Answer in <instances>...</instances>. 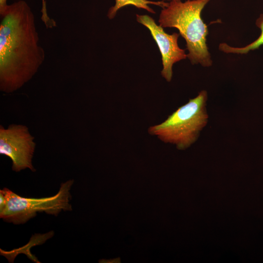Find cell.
Returning a JSON list of instances; mask_svg holds the SVG:
<instances>
[{"mask_svg":"<svg viewBox=\"0 0 263 263\" xmlns=\"http://www.w3.org/2000/svg\"><path fill=\"white\" fill-rule=\"evenodd\" d=\"M210 0H171L162 8L158 22L163 28H175L186 42L187 57L192 64L204 67L212 65L207 44L208 34L201 13Z\"/></svg>","mask_w":263,"mask_h":263,"instance_id":"obj_2","label":"cell"},{"mask_svg":"<svg viewBox=\"0 0 263 263\" xmlns=\"http://www.w3.org/2000/svg\"><path fill=\"white\" fill-rule=\"evenodd\" d=\"M73 183V180L62 183L56 194L41 198L21 197L7 188L0 189L5 202L0 208V217L7 222L19 225L26 223L38 212L57 216L62 211H71L70 190Z\"/></svg>","mask_w":263,"mask_h":263,"instance_id":"obj_4","label":"cell"},{"mask_svg":"<svg viewBox=\"0 0 263 263\" xmlns=\"http://www.w3.org/2000/svg\"><path fill=\"white\" fill-rule=\"evenodd\" d=\"M0 90L12 93L38 72L45 53L39 44L35 16L24 0L0 13Z\"/></svg>","mask_w":263,"mask_h":263,"instance_id":"obj_1","label":"cell"},{"mask_svg":"<svg viewBox=\"0 0 263 263\" xmlns=\"http://www.w3.org/2000/svg\"><path fill=\"white\" fill-rule=\"evenodd\" d=\"M207 92L201 91L163 122L150 127L149 133L165 143L175 145L179 150L189 148L198 139L207 123Z\"/></svg>","mask_w":263,"mask_h":263,"instance_id":"obj_3","label":"cell"},{"mask_svg":"<svg viewBox=\"0 0 263 263\" xmlns=\"http://www.w3.org/2000/svg\"><path fill=\"white\" fill-rule=\"evenodd\" d=\"M136 20L146 27L156 42L160 52L163 68L161 74L168 82L171 80L173 65L187 58L185 50L180 48L178 44L180 34H169L163 28L158 25L151 17L147 15H136Z\"/></svg>","mask_w":263,"mask_h":263,"instance_id":"obj_6","label":"cell"},{"mask_svg":"<svg viewBox=\"0 0 263 263\" xmlns=\"http://www.w3.org/2000/svg\"><path fill=\"white\" fill-rule=\"evenodd\" d=\"M164 1V0H166V1H171V0H163Z\"/></svg>","mask_w":263,"mask_h":263,"instance_id":"obj_10","label":"cell"},{"mask_svg":"<svg viewBox=\"0 0 263 263\" xmlns=\"http://www.w3.org/2000/svg\"><path fill=\"white\" fill-rule=\"evenodd\" d=\"M168 3L169 2H165L164 0L154 1L149 0H115V4L109 8L107 17L109 19H113L120 8L127 5H133L138 8L144 9L150 13L155 14L154 10L149 5H155L163 8L166 7Z\"/></svg>","mask_w":263,"mask_h":263,"instance_id":"obj_7","label":"cell"},{"mask_svg":"<svg viewBox=\"0 0 263 263\" xmlns=\"http://www.w3.org/2000/svg\"><path fill=\"white\" fill-rule=\"evenodd\" d=\"M28 128L21 124H11L7 128L0 126V154L9 157L12 170L19 172L35 169L32 165L36 143Z\"/></svg>","mask_w":263,"mask_h":263,"instance_id":"obj_5","label":"cell"},{"mask_svg":"<svg viewBox=\"0 0 263 263\" xmlns=\"http://www.w3.org/2000/svg\"><path fill=\"white\" fill-rule=\"evenodd\" d=\"M256 26L261 30V34L259 38L247 45L242 47H235L229 46L226 43H220L219 45V49L226 54H246L250 51L258 49L263 45V14H260L256 21Z\"/></svg>","mask_w":263,"mask_h":263,"instance_id":"obj_8","label":"cell"},{"mask_svg":"<svg viewBox=\"0 0 263 263\" xmlns=\"http://www.w3.org/2000/svg\"><path fill=\"white\" fill-rule=\"evenodd\" d=\"M7 0H0V13H2L7 7Z\"/></svg>","mask_w":263,"mask_h":263,"instance_id":"obj_9","label":"cell"}]
</instances>
